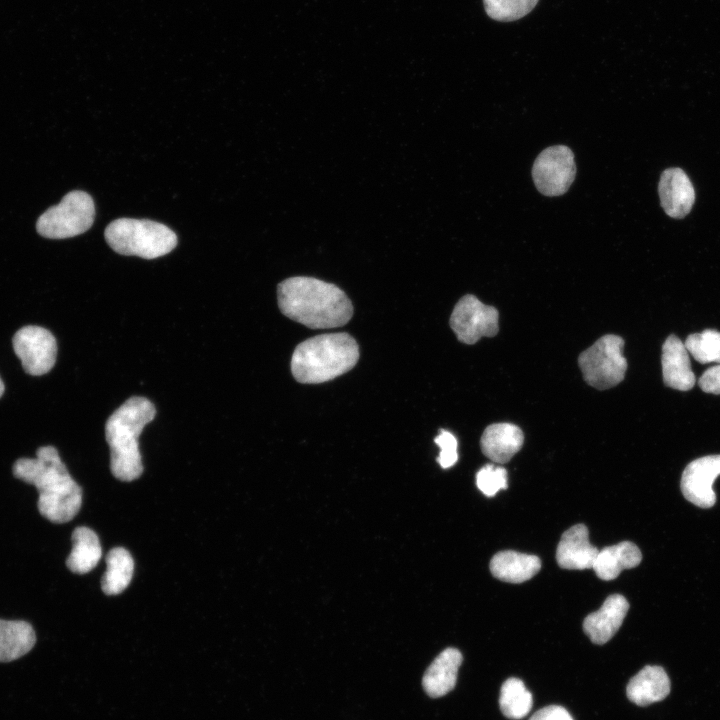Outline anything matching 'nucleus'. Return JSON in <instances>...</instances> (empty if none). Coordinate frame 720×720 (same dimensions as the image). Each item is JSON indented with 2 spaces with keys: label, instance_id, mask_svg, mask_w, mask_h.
<instances>
[{
  "label": "nucleus",
  "instance_id": "nucleus-5",
  "mask_svg": "<svg viewBox=\"0 0 720 720\" xmlns=\"http://www.w3.org/2000/svg\"><path fill=\"white\" fill-rule=\"evenodd\" d=\"M104 236L115 252L144 259L161 257L177 245V236L170 228L147 219H116L106 227Z\"/></svg>",
  "mask_w": 720,
  "mask_h": 720
},
{
  "label": "nucleus",
  "instance_id": "nucleus-12",
  "mask_svg": "<svg viewBox=\"0 0 720 720\" xmlns=\"http://www.w3.org/2000/svg\"><path fill=\"white\" fill-rule=\"evenodd\" d=\"M660 204L675 219L684 218L695 202V190L687 174L678 167L664 170L658 184Z\"/></svg>",
  "mask_w": 720,
  "mask_h": 720
},
{
  "label": "nucleus",
  "instance_id": "nucleus-15",
  "mask_svg": "<svg viewBox=\"0 0 720 720\" xmlns=\"http://www.w3.org/2000/svg\"><path fill=\"white\" fill-rule=\"evenodd\" d=\"M662 372L664 384L680 391H688L695 385L688 351L682 341L670 335L662 346Z\"/></svg>",
  "mask_w": 720,
  "mask_h": 720
},
{
  "label": "nucleus",
  "instance_id": "nucleus-20",
  "mask_svg": "<svg viewBox=\"0 0 720 720\" xmlns=\"http://www.w3.org/2000/svg\"><path fill=\"white\" fill-rule=\"evenodd\" d=\"M640 549L630 541H623L600 550L592 569L601 580L610 581L618 577L624 569H631L640 564Z\"/></svg>",
  "mask_w": 720,
  "mask_h": 720
},
{
  "label": "nucleus",
  "instance_id": "nucleus-26",
  "mask_svg": "<svg viewBox=\"0 0 720 720\" xmlns=\"http://www.w3.org/2000/svg\"><path fill=\"white\" fill-rule=\"evenodd\" d=\"M487 15L497 21L510 22L518 20L538 3V0H483Z\"/></svg>",
  "mask_w": 720,
  "mask_h": 720
},
{
  "label": "nucleus",
  "instance_id": "nucleus-6",
  "mask_svg": "<svg viewBox=\"0 0 720 720\" xmlns=\"http://www.w3.org/2000/svg\"><path fill=\"white\" fill-rule=\"evenodd\" d=\"M94 217L92 197L84 191L74 190L38 218L36 229L45 238H70L86 232L92 226Z\"/></svg>",
  "mask_w": 720,
  "mask_h": 720
},
{
  "label": "nucleus",
  "instance_id": "nucleus-9",
  "mask_svg": "<svg viewBox=\"0 0 720 720\" xmlns=\"http://www.w3.org/2000/svg\"><path fill=\"white\" fill-rule=\"evenodd\" d=\"M498 322V310L471 294L460 298L449 320L457 339L468 345L475 344L482 337L495 336L499 331Z\"/></svg>",
  "mask_w": 720,
  "mask_h": 720
},
{
  "label": "nucleus",
  "instance_id": "nucleus-27",
  "mask_svg": "<svg viewBox=\"0 0 720 720\" xmlns=\"http://www.w3.org/2000/svg\"><path fill=\"white\" fill-rule=\"evenodd\" d=\"M478 489L486 496H494L499 490L507 488V471L493 464L483 466L476 475Z\"/></svg>",
  "mask_w": 720,
  "mask_h": 720
},
{
  "label": "nucleus",
  "instance_id": "nucleus-18",
  "mask_svg": "<svg viewBox=\"0 0 720 720\" xmlns=\"http://www.w3.org/2000/svg\"><path fill=\"white\" fill-rule=\"evenodd\" d=\"M670 688V680L665 670L660 666L647 665L630 679L626 694L634 704L648 706L665 699Z\"/></svg>",
  "mask_w": 720,
  "mask_h": 720
},
{
  "label": "nucleus",
  "instance_id": "nucleus-30",
  "mask_svg": "<svg viewBox=\"0 0 720 720\" xmlns=\"http://www.w3.org/2000/svg\"><path fill=\"white\" fill-rule=\"evenodd\" d=\"M529 720H573V718L565 708L550 705L538 710Z\"/></svg>",
  "mask_w": 720,
  "mask_h": 720
},
{
  "label": "nucleus",
  "instance_id": "nucleus-28",
  "mask_svg": "<svg viewBox=\"0 0 720 720\" xmlns=\"http://www.w3.org/2000/svg\"><path fill=\"white\" fill-rule=\"evenodd\" d=\"M434 442L439 446L440 453L437 457V462L444 469L450 468L458 460L457 453V439L449 431L440 430V433L435 437Z\"/></svg>",
  "mask_w": 720,
  "mask_h": 720
},
{
  "label": "nucleus",
  "instance_id": "nucleus-24",
  "mask_svg": "<svg viewBox=\"0 0 720 720\" xmlns=\"http://www.w3.org/2000/svg\"><path fill=\"white\" fill-rule=\"evenodd\" d=\"M533 699L522 680L508 678L501 686L499 706L502 714L513 720L524 718L531 710Z\"/></svg>",
  "mask_w": 720,
  "mask_h": 720
},
{
  "label": "nucleus",
  "instance_id": "nucleus-21",
  "mask_svg": "<svg viewBox=\"0 0 720 720\" xmlns=\"http://www.w3.org/2000/svg\"><path fill=\"white\" fill-rule=\"evenodd\" d=\"M72 543L73 547L66 559V566L76 574L90 572L102 556L97 534L88 527H77L72 533Z\"/></svg>",
  "mask_w": 720,
  "mask_h": 720
},
{
  "label": "nucleus",
  "instance_id": "nucleus-25",
  "mask_svg": "<svg viewBox=\"0 0 720 720\" xmlns=\"http://www.w3.org/2000/svg\"><path fill=\"white\" fill-rule=\"evenodd\" d=\"M688 353L702 364H720V332L712 329L690 334L684 343Z\"/></svg>",
  "mask_w": 720,
  "mask_h": 720
},
{
  "label": "nucleus",
  "instance_id": "nucleus-17",
  "mask_svg": "<svg viewBox=\"0 0 720 720\" xmlns=\"http://www.w3.org/2000/svg\"><path fill=\"white\" fill-rule=\"evenodd\" d=\"M461 652L456 648L444 649L429 665L422 685L425 692L432 698L446 695L456 685L458 669L462 663Z\"/></svg>",
  "mask_w": 720,
  "mask_h": 720
},
{
  "label": "nucleus",
  "instance_id": "nucleus-11",
  "mask_svg": "<svg viewBox=\"0 0 720 720\" xmlns=\"http://www.w3.org/2000/svg\"><path fill=\"white\" fill-rule=\"evenodd\" d=\"M720 475V455H708L690 462L681 477V491L692 504L710 508L716 502L713 483Z\"/></svg>",
  "mask_w": 720,
  "mask_h": 720
},
{
  "label": "nucleus",
  "instance_id": "nucleus-2",
  "mask_svg": "<svg viewBox=\"0 0 720 720\" xmlns=\"http://www.w3.org/2000/svg\"><path fill=\"white\" fill-rule=\"evenodd\" d=\"M278 307L291 320L311 329L340 327L353 316V306L338 286L320 279L295 276L277 288Z\"/></svg>",
  "mask_w": 720,
  "mask_h": 720
},
{
  "label": "nucleus",
  "instance_id": "nucleus-7",
  "mask_svg": "<svg viewBox=\"0 0 720 720\" xmlns=\"http://www.w3.org/2000/svg\"><path fill=\"white\" fill-rule=\"evenodd\" d=\"M624 340L614 334L600 337L578 357L584 381L599 390L618 385L625 377Z\"/></svg>",
  "mask_w": 720,
  "mask_h": 720
},
{
  "label": "nucleus",
  "instance_id": "nucleus-1",
  "mask_svg": "<svg viewBox=\"0 0 720 720\" xmlns=\"http://www.w3.org/2000/svg\"><path fill=\"white\" fill-rule=\"evenodd\" d=\"M16 478L35 486L38 510L49 521L61 524L80 510L82 489L69 474L53 446H43L35 458H20L13 465Z\"/></svg>",
  "mask_w": 720,
  "mask_h": 720
},
{
  "label": "nucleus",
  "instance_id": "nucleus-13",
  "mask_svg": "<svg viewBox=\"0 0 720 720\" xmlns=\"http://www.w3.org/2000/svg\"><path fill=\"white\" fill-rule=\"evenodd\" d=\"M629 609L626 598L612 594L606 598L601 608L586 616L583 630L590 640L598 645L608 642L621 627Z\"/></svg>",
  "mask_w": 720,
  "mask_h": 720
},
{
  "label": "nucleus",
  "instance_id": "nucleus-23",
  "mask_svg": "<svg viewBox=\"0 0 720 720\" xmlns=\"http://www.w3.org/2000/svg\"><path fill=\"white\" fill-rule=\"evenodd\" d=\"M107 570L101 581L102 591L106 595L123 592L131 582L134 572V560L128 550L115 547L106 556Z\"/></svg>",
  "mask_w": 720,
  "mask_h": 720
},
{
  "label": "nucleus",
  "instance_id": "nucleus-29",
  "mask_svg": "<svg viewBox=\"0 0 720 720\" xmlns=\"http://www.w3.org/2000/svg\"><path fill=\"white\" fill-rule=\"evenodd\" d=\"M698 384L704 392L720 395V364L708 368L700 377Z\"/></svg>",
  "mask_w": 720,
  "mask_h": 720
},
{
  "label": "nucleus",
  "instance_id": "nucleus-22",
  "mask_svg": "<svg viewBox=\"0 0 720 720\" xmlns=\"http://www.w3.org/2000/svg\"><path fill=\"white\" fill-rule=\"evenodd\" d=\"M36 642L32 626L25 621L0 619V662H10L28 653Z\"/></svg>",
  "mask_w": 720,
  "mask_h": 720
},
{
  "label": "nucleus",
  "instance_id": "nucleus-10",
  "mask_svg": "<svg viewBox=\"0 0 720 720\" xmlns=\"http://www.w3.org/2000/svg\"><path fill=\"white\" fill-rule=\"evenodd\" d=\"M12 345L24 371L29 375H44L56 362V339L46 328L24 326L14 334Z\"/></svg>",
  "mask_w": 720,
  "mask_h": 720
},
{
  "label": "nucleus",
  "instance_id": "nucleus-4",
  "mask_svg": "<svg viewBox=\"0 0 720 720\" xmlns=\"http://www.w3.org/2000/svg\"><path fill=\"white\" fill-rule=\"evenodd\" d=\"M359 346L348 333L321 334L298 344L291 357V372L303 384L330 381L358 362Z\"/></svg>",
  "mask_w": 720,
  "mask_h": 720
},
{
  "label": "nucleus",
  "instance_id": "nucleus-19",
  "mask_svg": "<svg viewBox=\"0 0 720 720\" xmlns=\"http://www.w3.org/2000/svg\"><path fill=\"white\" fill-rule=\"evenodd\" d=\"M489 567L491 574L501 581L522 583L539 572L541 560L536 555L505 550L492 557Z\"/></svg>",
  "mask_w": 720,
  "mask_h": 720
},
{
  "label": "nucleus",
  "instance_id": "nucleus-16",
  "mask_svg": "<svg viewBox=\"0 0 720 720\" xmlns=\"http://www.w3.org/2000/svg\"><path fill=\"white\" fill-rule=\"evenodd\" d=\"M524 434L512 423H493L487 426L480 439L482 453L493 462L504 464L520 451Z\"/></svg>",
  "mask_w": 720,
  "mask_h": 720
},
{
  "label": "nucleus",
  "instance_id": "nucleus-14",
  "mask_svg": "<svg viewBox=\"0 0 720 720\" xmlns=\"http://www.w3.org/2000/svg\"><path fill=\"white\" fill-rule=\"evenodd\" d=\"M599 550L589 542L584 524H576L561 536L556 550V561L563 569H591Z\"/></svg>",
  "mask_w": 720,
  "mask_h": 720
},
{
  "label": "nucleus",
  "instance_id": "nucleus-3",
  "mask_svg": "<svg viewBox=\"0 0 720 720\" xmlns=\"http://www.w3.org/2000/svg\"><path fill=\"white\" fill-rule=\"evenodd\" d=\"M156 415L154 404L145 397L127 399L108 418L105 437L110 448V469L121 481H133L143 472L138 438Z\"/></svg>",
  "mask_w": 720,
  "mask_h": 720
},
{
  "label": "nucleus",
  "instance_id": "nucleus-31",
  "mask_svg": "<svg viewBox=\"0 0 720 720\" xmlns=\"http://www.w3.org/2000/svg\"><path fill=\"white\" fill-rule=\"evenodd\" d=\"M4 390H5V386H4V383H3V381H2V379H1V377H0V398H1V396L3 395V393H4Z\"/></svg>",
  "mask_w": 720,
  "mask_h": 720
},
{
  "label": "nucleus",
  "instance_id": "nucleus-8",
  "mask_svg": "<svg viewBox=\"0 0 720 720\" xmlns=\"http://www.w3.org/2000/svg\"><path fill=\"white\" fill-rule=\"evenodd\" d=\"M576 175L572 150L565 145L544 149L535 159L532 178L544 196H560L568 191Z\"/></svg>",
  "mask_w": 720,
  "mask_h": 720
}]
</instances>
